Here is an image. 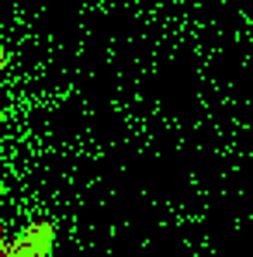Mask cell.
<instances>
[{"label": "cell", "instance_id": "cell-1", "mask_svg": "<svg viewBox=\"0 0 253 257\" xmlns=\"http://www.w3.org/2000/svg\"><path fill=\"white\" fill-rule=\"evenodd\" d=\"M52 240H56V229L39 222V226L25 229L21 236H14L11 243H0V257H49Z\"/></svg>", "mask_w": 253, "mask_h": 257}]
</instances>
